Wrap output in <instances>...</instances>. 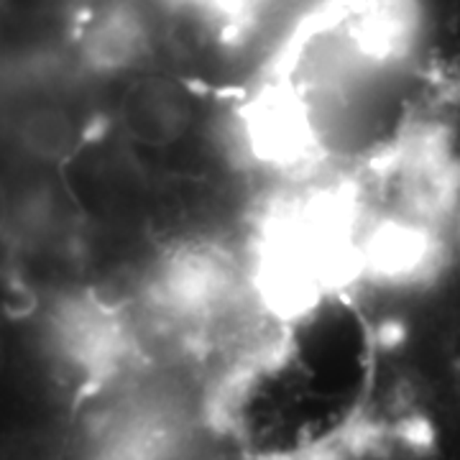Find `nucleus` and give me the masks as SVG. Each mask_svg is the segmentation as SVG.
Returning <instances> with one entry per match:
<instances>
[{
    "label": "nucleus",
    "instance_id": "f257e3e1",
    "mask_svg": "<svg viewBox=\"0 0 460 460\" xmlns=\"http://www.w3.org/2000/svg\"><path fill=\"white\" fill-rule=\"evenodd\" d=\"M195 118L187 84L166 69L136 72L120 98L123 128L136 144L164 151L180 144Z\"/></svg>",
    "mask_w": 460,
    "mask_h": 460
},
{
    "label": "nucleus",
    "instance_id": "f03ea898",
    "mask_svg": "<svg viewBox=\"0 0 460 460\" xmlns=\"http://www.w3.org/2000/svg\"><path fill=\"white\" fill-rule=\"evenodd\" d=\"M18 144L39 162H65L77 148V118L62 105H31L16 123Z\"/></svg>",
    "mask_w": 460,
    "mask_h": 460
},
{
    "label": "nucleus",
    "instance_id": "7ed1b4c3",
    "mask_svg": "<svg viewBox=\"0 0 460 460\" xmlns=\"http://www.w3.org/2000/svg\"><path fill=\"white\" fill-rule=\"evenodd\" d=\"M13 217H16V208H13V198L8 192V184L0 177V238L11 230L13 226Z\"/></svg>",
    "mask_w": 460,
    "mask_h": 460
},
{
    "label": "nucleus",
    "instance_id": "20e7f679",
    "mask_svg": "<svg viewBox=\"0 0 460 460\" xmlns=\"http://www.w3.org/2000/svg\"><path fill=\"white\" fill-rule=\"evenodd\" d=\"M3 363H5V343L0 338V371H3Z\"/></svg>",
    "mask_w": 460,
    "mask_h": 460
}]
</instances>
